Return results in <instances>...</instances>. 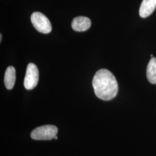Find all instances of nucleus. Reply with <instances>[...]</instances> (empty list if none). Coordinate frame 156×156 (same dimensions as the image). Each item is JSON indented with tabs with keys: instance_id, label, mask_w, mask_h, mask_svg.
Masks as SVG:
<instances>
[{
	"instance_id": "6",
	"label": "nucleus",
	"mask_w": 156,
	"mask_h": 156,
	"mask_svg": "<svg viewBox=\"0 0 156 156\" xmlns=\"http://www.w3.org/2000/svg\"><path fill=\"white\" fill-rule=\"evenodd\" d=\"M156 8V0H143L140 6V16L145 18L150 16Z\"/></svg>"
},
{
	"instance_id": "1",
	"label": "nucleus",
	"mask_w": 156,
	"mask_h": 156,
	"mask_svg": "<svg viewBox=\"0 0 156 156\" xmlns=\"http://www.w3.org/2000/svg\"><path fill=\"white\" fill-rule=\"evenodd\" d=\"M92 84L95 94L102 100H111L118 93L116 79L111 71L106 69H101L95 73Z\"/></svg>"
},
{
	"instance_id": "3",
	"label": "nucleus",
	"mask_w": 156,
	"mask_h": 156,
	"mask_svg": "<svg viewBox=\"0 0 156 156\" xmlns=\"http://www.w3.org/2000/svg\"><path fill=\"white\" fill-rule=\"evenodd\" d=\"M31 21L35 28L39 33L48 34L51 31V24L48 18L39 12H35L31 16Z\"/></svg>"
},
{
	"instance_id": "11",
	"label": "nucleus",
	"mask_w": 156,
	"mask_h": 156,
	"mask_svg": "<svg viewBox=\"0 0 156 156\" xmlns=\"http://www.w3.org/2000/svg\"><path fill=\"white\" fill-rule=\"evenodd\" d=\"M151 57H153V55H151Z\"/></svg>"
},
{
	"instance_id": "4",
	"label": "nucleus",
	"mask_w": 156,
	"mask_h": 156,
	"mask_svg": "<svg viewBox=\"0 0 156 156\" xmlns=\"http://www.w3.org/2000/svg\"><path fill=\"white\" fill-rule=\"evenodd\" d=\"M39 80V71L37 66L34 63L28 64L24 80V87L27 90L34 89Z\"/></svg>"
},
{
	"instance_id": "5",
	"label": "nucleus",
	"mask_w": 156,
	"mask_h": 156,
	"mask_svg": "<svg viewBox=\"0 0 156 156\" xmlns=\"http://www.w3.org/2000/svg\"><path fill=\"white\" fill-rule=\"evenodd\" d=\"M71 25L73 30L75 31L83 32L90 28L91 22L89 17L78 16L73 19Z\"/></svg>"
},
{
	"instance_id": "10",
	"label": "nucleus",
	"mask_w": 156,
	"mask_h": 156,
	"mask_svg": "<svg viewBox=\"0 0 156 156\" xmlns=\"http://www.w3.org/2000/svg\"><path fill=\"white\" fill-rule=\"evenodd\" d=\"M54 139H55V140H57V136H56L55 137V138H54Z\"/></svg>"
},
{
	"instance_id": "8",
	"label": "nucleus",
	"mask_w": 156,
	"mask_h": 156,
	"mask_svg": "<svg viewBox=\"0 0 156 156\" xmlns=\"http://www.w3.org/2000/svg\"><path fill=\"white\" fill-rule=\"evenodd\" d=\"M146 75L149 82L151 84H156V58L152 57L148 63Z\"/></svg>"
},
{
	"instance_id": "2",
	"label": "nucleus",
	"mask_w": 156,
	"mask_h": 156,
	"mask_svg": "<svg viewBox=\"0 0 156 156\" xmlns=\"http://www.w3.org/2000/svg\"><path fill=\"white\" fill-rule=\"evenodd\" d=\"M58 133V128L53 125H45L35 128L31 133L34 140H51L54 139Z\"/></svg>"
},
{
	"instance_id": "7",
	"label": "nucleus",
	"mask_w": 156,
	"mask_h": 156,
	"mask_svg": "<svg viewBox=\"0 0 156 156\" xmlns=\"http://www.w3.org/2000/svg\"><path fill=\"white\" fill-rule=\"evenodd\" d=\"M16 81V70L13 66L8 67L4 76V83L8 90L13 89Z\"/></svg>"
},
{
	"instance_id": "9",
	"label": "nucleus",
	"mask_w": 156,
	"mask_h": 156,
	"mask_svg": "<svg viewBox=\"0 0 156 156\" xmlns=\"http://www.w3.org/2000/svg\"><path fill=\"white\" fill-rule=\"evenodd\" d=\"M1 41H2V34H0V42H1Z\"/></svg>"
}]
</instances>
